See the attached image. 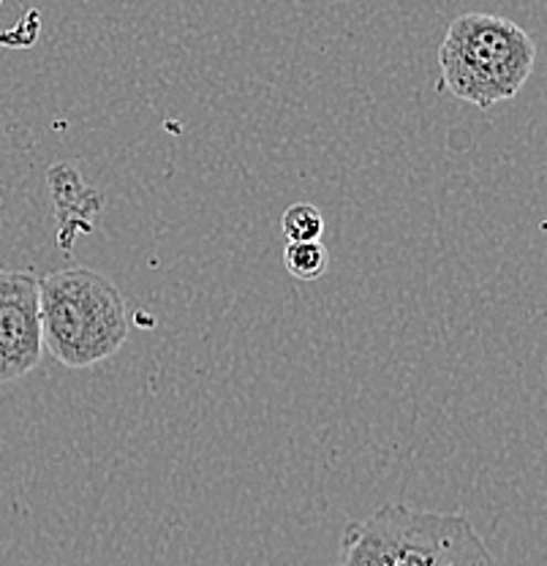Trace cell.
Wrapping results in <instances>:
<instances>
[{"label":"cell","mask_w":547,"mask_h":566,"mask_svg":"<svg viewBox=\"0 0 547 566\" xmlns=\"http://www.w3.org/2000/svg\"><path fill=\"white\" fill-rule=\"evenodd\" d=\"M41 357L39 279L28 270H0V385L25 379Z\"/></svg>","instance_id":"obj_4"},{"label":"cell","mask_w":547,"mask_h":566,"mask_svg":"<svg viewBox=\"0 0 547 566\" xmlns=\"http://www.w3.org/2000/svg\"><path fill=\"white\" fill-rule=\"evenodd\" d=\"M44 352L66 368L107 363L132 335L126 297L96 270L69 268L39 281Z\"/></svg>","instance_id":"obj_2"},{"label":"cell","mask_w":547,"mask_h":566,"mask_svg":"<svg viewBox=\"0 0 547 566\" xmlns=\"http://www.w3.org/2000/svg\"><path fill=\"white\" fill-rule=\"evenodd\" d=\"M338 566H498L466 515L385 504L351 523Z\"/></svg>","instance_id":"obj_1"},{"label":"cell","mask_w":547,"mask_h":566,"mask_svg":"<svg viewBox=\"0 0 547 566\" xmlns=\"http://www.w3.org/2000/svg\"><path fill=\"white\" fill-rule=\"evenodd\" d=\"M284 268L297 281L322 279L329 268L327 245L322 240H292L284 248Z\"/></svg>","instance_id":"obj_5"},{"label":"cell","mask_w":547,"mask_h":566,"mask_svg":"<svg viewBox=\"0 0 547 566\" xmlns=\"http://www.w3.org/2000/svg\"><path fill=\"white\" fill-rule=\"evenodd\" d=\"M0 6H3V0H0Z\"/></svg>","instance_id":"obj_8"},{"label":"cell","mask_w":547,"mask_h":566,"mask_svg":"<svg viewBox=\"0 0 547 566\" xmlns=\"http://www.w3.org/2000/svg\"><path fill=\"white\" fill-rule=\"evenodd\" d=\"M281 229H284V238L290 240H319L325 232V216L316 205L311 202H297L281 218Z\"/></svg>","instance_id":"obj_6"},{"label":"cell","mask_w":547,"mask_h":566,"mask_svg":"<svg viewBox=\"0 0 547 566\" xmlns=\"http://www.w3.org/2000/svg\"><path fill=\"white\" fill-rule=\"evenodd\" d=\"M0 199H3V182H0Z\"/></svg>","instance_id":"obj_7"},{"label":"cell","mask_w":547,"mask_h":566,"mask_svg":"<svg viewBox=\"0 0 547 566\" xmlns=\"http://www.w3.org/2000/svg\"><path fill=\"white\" fill-rule=\"evenodd\" d=\"M537 44L517 22L496 14H461L439 46L441 87L476 109L509 102L532 76Z\"/></svg>","instance_id":"obj_3"}]
</instances>
